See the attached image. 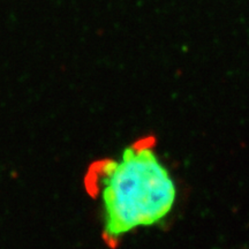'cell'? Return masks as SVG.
<instances>
[{"mask_svg": "<svg viewBox=\"0 0 249 249\" xmlns=\"http://www.w3.org/2000/svg\"><path fill=\"white\" fill-rule=\"evenodd\" d=\"M155 140L135 142L124 151L121 163L111 160L91 165L86 177L90 194L103 186L105 241L114 248L124 233L138 226L151 225L169 213L176 189L167 171L150 150Z\"/></svg>", "mask_w": 249, "mask_h": 249, "instance_id": "6da1fadb", "label": "cell"}]
</instances>
